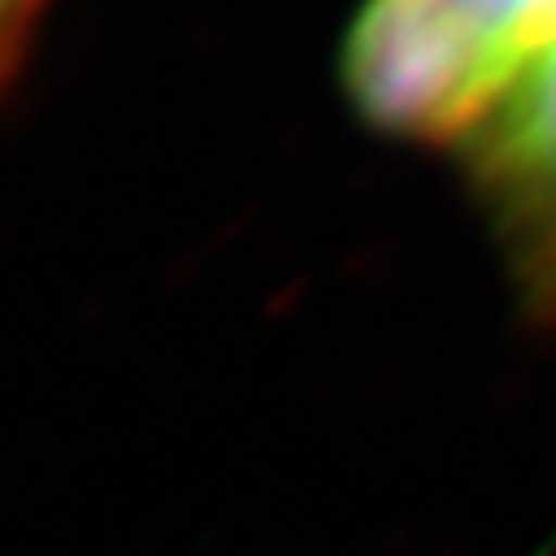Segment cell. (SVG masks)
Here are the masks:
<instances>
[{"mask_svg": "<svg viewBox=\"0 0 556 556\" xmlns=\"http://www.w3.org/2000/svg\"><path fill=\"white\" fill-rule=\"evenodd\" d=\"M460 167L530 329L556 333V0H526L486 58Z\"/></svg>", "mask_w": 556, "mask_h": 556, "instance_id": "1", "label": "cell"}, {"mask_svg": "<svg viewBox=\"0 0 556 556\" xmlns=\"http://www.w3.org/2000/svg\"><path fill=\"white\" fill-rule=\"evenodd\" d=\"M49 10V0H0V75H10L23 49L31 45L40 14Z\"/></svg>", "mask_w": 556, "mask_h": 556, "instance_id": "2", "label": "cell"}]
</instances>
